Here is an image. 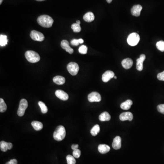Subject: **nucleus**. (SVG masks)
Masks as SVG:
<instances>
[{
	"label": "nucleus",
	"instance_id": "obj_1",
	"mask_svg": "<svg viewBox=\"0 0 164 164\" xmlns=\"http://www.w3.org/2000/svg\"><path fill=\"white\" fill-rule=\"evenodd\" d=\"M38 23L43 27L50 28L53 25L54 20L49 16L46 15H41L37 19Z\"/></svg>",
	"mask_w": 164,
	"mask_h": 164
},
{
	"label": "nucleus",
	"instance_id": "obj_2",
	"mask_svg": "<svg viewBox=\"0 0 164 164\" xmlns=\"http://www.w3.org/2000/svg\"><path fill=\"white\" fill-rule=\"evenodd\" d=\"M66 136V130L63 126L57 127L54 133V138L56 141H60L63 140Z\"/></svg>",
	"mask_w": 164,
	"mask_h": 164
},
{
	"label": "nucleus",
	"instance_id": "obj_3",
	"mask_svg": "<svg viewBox=\"0 0 164 164\" xmlns=\"http://www.w3.org/2000/svg\"><path fill=\"white\" fill-rule=\"evenodd\" d=\"M26 59L29 62L35 63L40 60V57L38 54L33 51L29 50L26 51L25 54Z\"/></svg>",
	"mask_w": 164,
	"mask_h": 164
},
{
	"label": "nucleus",
	"instance_id": "obj_4",
	"mask_svg": "<svg viewBox=\"0 0 164 164\" xmlns=\"http://www.w3.org/2000/svg\"><path fill=\"white\" fill-rule=\"evenodd\" d=\"M140 40V37L137 33L133 32L129 35L127 38V43L130 46H135L137 45Z\"/></svg>",
	"mask_w": 164,
	"mask_h": 164
},
{
	"label": "nucleus",
	"instance_id": "obj_5",
	"mask_svg": "<svg viewBox=\"0 0 164 164\" xmlns=\"http://www.w3.org/2000/svg\"><path fill=\"white\" fill-rule=\"evenodd\" d=\"M28 107V103L26 99H22L19 103V108L17 111V115L18 116L22 117L25 114L26 109Z\"/></svg>",
	"mask_w": 164,
	"mask_h": 164
},
{
	"label": "nucleus",
	"instance_id": "obj_6",
	"mask_svg": "<svg viewBox=\"0 0 164 164\" xmlns=\"http://www.w3.org/2000/svg\"><path fill=\"white\" fill-rule=\"evenodd\" d=\"M67 68L70 74H71L73 76L76 75L80 70L79 66L77 63L75 62H71L69 63L67 67Z\"/></svg>",
	"mask_w": 164,
	"mask_h": 164
},
{
	"label": "nucleus",
	"instance_id": "obj_7",
	"mask_svg": "<svg viewBox=\"0 0 164 164\" xmlns=\"http://www.w3.org/2000/svg\"><path fill=\"white\" fill-rule=\"evenodd\" d=\"M30 37L32 40L38 42H42L45 38L44 35L43 33L35 30H32L31 31L30 33Z\"/></svg>",
	"mask_w": 164,
	"mask_h": 164
},
{
	"label": "nucleus",
	"instance_id": "obj_8",
	"mask_svg": "<svg viewBox=\"0 0 164 164\" xmlns=\"http://www.w3.org/2000/svg\"><path fill=\"white\" fill-rule=\"evenodd\" d=\"M88 100L90 102H99L101 100V97L99 93L93 92L88 95Z\"/></svg>",
	"mask_w": 164,
	"mask_h": 164
},
{
	"label": "nucleus",
	"instance_id": "obj_9",
	"mask_svg": "<svg viewBox=\"0 0 164 164\" xmlns=\"http://www.w3.org/2000/svg\"><path fill=\"white\" fill-rule=\"evenodd\" d=\"M145 55L141 54L139 58L136 60V69L139 71H141L143 69V62L145 59Z\"/></svg>",
	"mask_w": 164,
	"mask_h": 164
},
{
	"label": "nucleus",
	"instance_id": "obj_10",
	"mask_svg": "<svg viewBox=\"0 0 164 164\" xmlns=\"http://www.w3.org/2000/svg\"><path fill=\"white\" fill-rule=\"evenodd\" d=\"M115 77V73L113 71H107L102 75V80L104 83H107L110 79Z\"/></svg>",
	"mask_w": 164,
	"mask_h": 164
},
{
	"label": "nucleus",
	"instance_id": "obj_11",
	"mask_svg": "<svg viewBox=\"0 0 164 164\" xmlns=\"http://www.w3.org/2000/svg\"><path fill=\"white\" fill-rule=\"evenodd\" d=\"M55 95L56 96L63 101H66L69 99V95L68 93L65 92V91L62 90H57L55 92Z\"/></svg>",
	"mask_w": 164,
	"mask_h": 164
},
{
	"label": "nucleus",
	"instance_id": "obj_12",
	"mask_svg": "<svg viewBox=\"0 0 164 164\" xmlns=\"http://www.w3.org/2000/svg\"><path fill=\"white\" fill-rule=\"evenodd\" d=\"M61 46L63 49L66 50L67 52H68L69 54H72L73 53V49L71 48L69 46V42L67 40H63L61 43Z\"/></svg>",
	"mask_w": 164,
	"mask_h": 164
},
{
	"label": "nucleus",
	"instance_id": "obj_13",
	"mask_svg": "<svg viewBox=\"0 0 164 164\" xmlns=\"http://www.w3.org/2000/svg\"><path fill=\"white\" fill-rule=\"evenodd\" d=\"M142 9V7L139 5H136L133 6L131 9L132 15L135 16H139L141 15V12Z\"/></svg>",
	"mask_w": 164,
	"mask_h": 164
},
{
	"label": "nucleus",
	"instance_id": "obj_14",
	"mask_svg": "<svg viewBox=\"0 0 164 164\" xmlns=\"http://www.w3.org/2000/svg\"><path fill=\"white\" fill-rule=\"evenodd\" d=\"M133 119V115L131 112H124L120 114L119 119L121 121H131Z\"/></svg>",
	"mask_w": 164,
	"mask_h": 164
},
{
	"label": "nucleus",
	"instance_id": "obj_15",
	"mask_svg": "<svg viewBox=\"0 0 164 164\" xmlns=\"http://www.w3.org/2000/svg\"><path fill=\"white\" fill-rule=\"evenodd\" d=\"M133 65V60L130 58L124 59L122 61V65L124 69H128L132 67Z\"/></svg>",
	"mask_w": 164,
	"mask_h": 164
},
{
	"label": "nucleus",
	"instance_id": "obj_16",
	"mask_svg": "<svg viewBox=\"0 0 164 164\" xmlns=\"http://www.w3.org/2000/svg\"><path fill=\"white\" fill-rule=\"evenodd\" d=\"M112 147L115 150H119L121 147V139L119 136H116L113 141Z\"/></svg>",
	"mask_w": 164,
	"mask_h": 164
},
{
	"label": "nucleus",
	"instance_id": "obj_17",
	"mask_svg": "<svg viewBox=\"0 0 164 164\" xmlns=\"http://www.w3.org/2000/svg\"><path fill=\"white\" fill-rule=\"evenodd\" d=\"M83 18L85 22L90 23L95 20V15L92 12H88L84 15Z\"/></svg>",
	"mask_w": 164,
	"mask_h": 164
},
{
	"label": "nucleus",
	"instance_id": "obj_18",
	"mask_svg": "<svg viewBox=\"0 0 164 164\" xmlns=\"http://www.w3.org/2000/svg\"><path fill=\"white\" fill-rule=\"evenodd\" d=\"M110 150V148L109 146L104 145V144L99 145L98 146V150L100 153L103 154L108 152Z\"/></svg>",
	"mask_w": 164,
	"mask_h": 164
},
{
	"label": "nucleus",
	"instance_id": "obj_19",
	"mask_svg": "<svg viewBox=\"0 0 164 164\" xmlns=\"http://www.w3.org/2000/svg\"><path fill=\"white\" fill-rule=\"evenodd\" d=\"M54 83L58 85H62L65 82V78L61 76H56L53 78Z\"/></svg>",
	"mask_w": 164,
	"mask_h": 164
},
{
	"label": "nucleus",
	"instance_id": "obj_20",
	"mask_svg": "<svg viewBox=\"0 0 164 164\" xmlns=\"http://www.w3.org/2000/svg\"><path fill=\"white\" fill-rule=\"evenodd\" d=\"M132 104H133V102L132 100L128 99L124 103H122L120 105V107L124 110H128L131 108Z\"/></svg>",
	"mask_w": 164,
	"mask_h": 164
},
{
	"label": "nucleus",
	"instance_id": "obj_21",
	"mask_svg": "<svg viewBox=\"0 0 164 164\" xmlns=\"http://www.w3.org/2000/svg\"><path fill=\"white\" fill-rule=\"evenodd\" d=\"M31 124L34 129L36 131H39L43 128V124L39 121H32Z\"/></svg>",
	"mask_w": 164,
	"mask_h": 164
},
{
	"label": "nucleus",
	"instance_id": "obj_22",
	"mask_svg": "<svg viewBox=\"0 0 164 164\" xmlns=\"http://www.w3.org/2000/svg\"><path fill=\"white\" fill-rule=\"evenodd\" d=\"M99 119L101 121H109L111 119L110 115L107 112H104L100 115Z\"/></svg>",
	"mask_w": 164,
	"mask_h": 164
},
{
	"label": "nucleus",
	"instance_id": "obj_23",
	"mask_svg": "<svg viewBox=\"0 0 164 164\" xmlns=\"http://www.w3.org/2000/svg\"><path fill=\"white\" fill-rule=\"evenodd\" d=\"M8 40L7 36L5 35H0V45L1 47L5 46L8 44Z\"/></svg>",
	"mask_w": 164,
	"mask_h": 164
},
{
	"label": "nucleus",
	"instance_id": "obj_24",
	"mask_svg": "<svg viewBox=\"0 0 164 164\" xmlns=\"http://www.w3.org/2000/svg\"><path fill=\"white\" fill-rule=\"evenodd\" d=\"M99 126L98 124H96V125L94 126L92 128V129H91L90 133H91V134H92L93 136H95L98 134V133L99 132Z\"/></svg>",
	"mask_w": 164,
	"mask_h": 164
},
{
	"label": "nucleus",
	"instance_id": "obj_25",
	"mask_svg": "<svg viewBox=\"0 0 164 164\" xmlns=\"http://www.w3.org/2000/svg\"><path fill=\"white\" fill-rule=\"evenodd\" d=\"M7 106L5 102L2 98L0 99V112L1 113H3L7 110Z\"/></svg>",
	"mask_w": 164,
	"mask_h": 164
},
{
	"label": "nucleus",
	"instance_id": "obj_26",
	"mask_svg": "<svg viewBox=\"0 0 164 164\" xmlns=\"http://www.w3.org/2000/svg\"><path fill=\"white\" fill-rule=\"evenodd\" d=\"M39 106H40V108H41V111L43 114H46L47 113L48 109H47V107L46 105H45L43 102L42 101H39L38 102Z\"/></svg>",
	"mask_w": 164,
	"mask_h": 164
},
{
	"label": "nucleus",
	"instance_id": "obj_27",
	"mask_svg": "<svg viewBox=\"0 0 164 164\" xmlns=\"http://www.w3.org/2000/svg\"><path fill=\"white\" fill-rule=\"evenodd\" d=\"M71 28L74 32H80L81 31L80 25L77 23L73 24L71 26Z\"/></svg>",
	"mask_w": 164,
	"mask_h": 164
},
{
	"label": "nucleus",
	"instance_id": "obj_28",
	"mask_svg": "<svg viewBox=\"0 0 164 164\" xmlns=\"http://www.w3.org/2000/svg\"><path fill=\"white\" fill-rule=\"evenodd\" d=\"M0 148L1 150L3 152H6L8 149V143L4 141H1L0 142Z\"/></svg>",
	"mask_w": 164,
	"mask_h": 164
},
{
	"label": "nucleus",
	"instance_id": "obj_29",
	"mask_svg": "<svg viewBox=\"0 0 164 164\" xmlns=\"http://www.w3.org/2000/svg\"><path fill=\"white\" fill-rule=\"evenodd\" d=\"M67 164H76V160L73 156L71 155H68L66 157Z\"/></svg>",
	"mask_w": 164,
	"mask_h": 164
},
{
	"label": "nucleus",
	"instance_id": "obj_30",
	"mask_svg": "<svg viewBox=\"0 0 164 164\" xmlns=\"http://www.w3.org/2000/svg\"><path fill=\"white\" fill-rule=\"evenodd\" d=\"M158 49L161 51H164V42L160 41L157 42L156 44Z\"/></svg>",
	"mask_w": 164,
	"mask_h": 164
},
{
	"label": "nucleus",
	"instance_id": "obj_31",
	"mask_svg": "<svg viewBox=\"0 0 164 164\" xmlns=\"http://www.w3.org/2000/svg\"><path fill=\"white\" fill-rule=\"evenodd\" d=\"M87 51H88V47L85 45H82L80 47V48L78 49L79 53L82 54H87Z\"/></svg>",
	"mask_w": 164,
	"mask_h": 164
},
{
	"label": "nucleus",
	"instance_id": "obj_32",
	"mask_svg": "<svg viewBox=\"0 0 164 164\" xmlns=\"http://www.w3.org/2000/svg\"><path fill=\"white\" fill-rule=\"evenodd\" d=\"M73 156L76 158H80L81 156V151L80 150L78 149L73 150Z\"/></svg>",
	"mask_w": 164,
	"mask_h": 164
},
{
	"label": "nucleus",
	"instance_id": "obj_33",
	"mask_svg": "<svg viewBox=\"0 0 164 164\" xmlns=\"http://www.w3.org/2000/svg\"><path fill=\"white\" fill-rule=\"evenodd\" d=\"M157 108L158 111L160 113L164 114V104H160V105H158Z\"/></svg>",
	"mask_w": 164,
	"mask_h": 164
},
{
	"label": "nucleus",
	"instance_id": "obj_34",
	"mask_svg": "<svg viewBox=\"0 0 164 164\" xmlns=\"http://www.w3.org/2000/svg\"><path fill=\"white\" fill-rule=\"evenodd\" d=\"M157 78L159 80L164 81V71L158 74Z\"/></svg>",
	"mask_w": 164,
	"mask_h": 164
},
{
	"label": "nucleus",
	"instance_id": "obj_35",
	"mask_svg": "<svg viewBox=\"0 0 164 164\" xmlns=\"http://www.w3.org/2000/svg\"><path fill=\"white\" fill-rule=\"evenodd\" d=\"M71 44L73 46H78L79 44H80L79 40H78V39H73V40L71 41Z\"/></svg>",
	"mask_w": 164,
	"mask_h": 164
},
{
	"label": "nucleus",
	"instance_id": "obj_36",
	"mask_svg": "<svg viewBox=\"0 0 164 164\" xmlns=\"http://www.w3.org/2000/svg\"><path fill=\"white\" fill-rule=\"evenodd\" d=\"M78 145L76 144H74L72 145V149L73 150H75L76 149H78Z\"/></svg>",
	"mask_w": 164,
	"mask_h": 164
},
{
	"label": "nucleus",
	"instance_id": "obj_37",
	"mask_svg": "<svg viewBox=\"0 0 164 164\" xmlns=\"http://www.w3.org/2000/svg\"><path fill=\"white\" fill-rule=\"evenodd\" d=\"M10 162L11 164H17V161L16 159L10 160Z\"/></svg>",
	"mask_w": 164,
	"mask_h": 164
},
{
	"label": "nucleus",
	"instance_id": "obj_38",
	"mask_svg": "<svg viewBox=\"0 0 164 164\" xmlns=\"http://www.w3.org/2000/svg\"><path fill=\"white\" fill-rule=\"evenodd\" d=\"M13 147V145L11 143H8V149L11 150Z\"/></svg>",
	"mask_w": 164,
	"mask_h": 164
},
{
	"label": "nucleus",
	"instance_id": "obj_39",
	"mask_svg": "<svg viewBox=\"0 0 164 164\" xmlns=\"http://www.w3.org/2000/svg\"><path fill=\"white\" fill-rule=\"evenodd\" d=\"M78 40H79L80 44H82V43H84V41L83 39L80 38L78 39Z\"/></svg>",
	"mask_w": 164,
	"mask_h": 164
},
{
	"label": "nucleus",
	"instance_id": "obj_40",
	"mask_svg": "<svg viewBox=\"0 0 164 164\" xmlns=\"http://www.w3.org/2000/svg\"><path fill=\"white\" fill-rule=\"evenodd\" d=\"M112 1H113V0H106V1H107V2L108 3H110Z\"/></svg>",
	"mask_w": 164,
	"mask_h": 164
},
{
	"label": "nucleus",
	"instance_id": "obj_41",
	"mask_svg": "<svg viewBox=\"0 0 164 164\" xmlns=\"http://www.w3.org/2000/svg\"><path fill=\"white\" fill-rule=\"evenodd\" d=\"M76 23H77L79 24H80V21L79 20L77 21Z\"/></svg>",
	"mask_w": 164,
	"mask_h": 164
},
{
	"label": "nucleus",
	"instance_id": "obj_42",
	"mask_svg": "<svg viewBox=\"0 0 164 164\" xmlns=\"http://www.w3.org/2000/svg\"><path fill=\"white\" fill-rule=\"evenodd\" d=\"M2 1H3V0H0V4H1V3H2Z\"/></svg>",
	"mask_w": 164,
	"mask_h": 164
},
{
	"label": "nucleus",
	"instance_id": "obj_43",
	"mask_svg": "<svg viewBox=\"0 0 164 164\" xmlns=\"http://www.w3.org/2000/svg\"><path fill=\"white\" fill-rule=\"evenodd\" d=\"M37 1H45V0H36Z\"/></svg>",
	"mask_w": 164,
	"mask_h": 164
},
{
	"label": "nucleus",
	"instance_id": "obj_44",
	"mask_svg": "<svg viewBox=\"0 0 164 164\" xmlns=\"http://www.w3.org/2000/svg\"><path fill=\"white\" fill-rule=\"evenodd\" d=\"M11 164V163H10V161H9V162H7V163H6V164Z\"/></svg>",
	"mask_w": 164,
	"mask_h": 164
},
{
	"label": "nucleus",
	"instance_id": "obj_45",
	"mask_svg": "<svg viewBox=\"0 0 164 164\" xmlns=\"http://www.w3.org/2000/svg\"><path fill=\"white\" fill-rule=\"evenodd\" d=\"M114 78H115V79H117V77H116V76L114 77Z\"/></svg>",
	"mask_w": 164,
	"mask_h": 164
}]
</instances>
